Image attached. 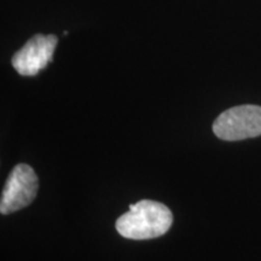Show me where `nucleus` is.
Masks as SVG:
<instances>
[{"label": "nucleus", "mask_w": 261, "mask_h": 261, "mask_svg": "<svg viewBox=\"0 0 261 261\" xmlns=\"http://www.w3.org/2000/svg\"><path fill=\"white\" fill-rule=\"evenodd\" d=\"M39 180L34 169L25 163H19L6 179L0 200L2 214H10L25 208L35 200Z\"/></svg>", "instance_id": "nucleus-3"}, {"label": "nucleus", "mask_w": 261, "mask_h": 261, "mask_svg": "<svg viewBox=\"0 0 261 261\" xmlns=\"http://www.w3.org/2000/svg\"><path fill=\"white\" fill-rule=\"evenodd\" d=\"M213 132L227 142L261 136V107L247 104L225 110L215 119Z\"/></svg>", "instance_id": "nucleus-2"}, {"label": "nucleus", "mask_w": 261, "mask_h": 261, "mask_svg": "<svg viewBox=\"0 0 261 261\" xmlns=\"http://www.w3.org/2000/svg\"><path fill=\"white\" fill-rule=\"evenodd\" d=\"M173 223L167 205L152 200H142L129 205V211L116 220V230L129 240H151L163 236Z\"/></svg>", "instance_id": "nucleus-1"}, {"label": "nucleus", "mask_w": 261, "mask_h": 261, "mask_svg": "<svg viewBox=\"0 0 261 261\" xmlns=\"http://www.w3.org/2000/svg\"><path fill=\"white\" fill-rule=\"evenodd\" d=\"M57 41L55 35H34L12 57L15 70L23 76L37 75L52 61Z\"/></svg>", "instance_id": "nucleus-4"}]
</instances>
